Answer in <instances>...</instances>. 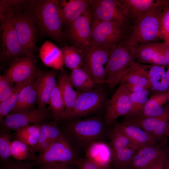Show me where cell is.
Returning <instances> with one entry per match:
<instances>
[{"instance_id":"cell-28","label":"cell","mask_w":169,"mask_h":169,"mask_svg":"<svg viewBox=\"0 0 169 169\" xmlns=\"http://www.w3.org/2000/svg\"><path fill=\"white\" fill-rule=\"evenodd\" d=\"M149 76L151 86L160 93H166L169 90V82L163 66H150Z\"/></svg>"},{"instance_id":"cell-16","label":"cell","mask_w":169,"mask_h":169,"mask_svg":"<svg viewBox=\"0 0 169 169\" xmlns=\"http://www.w3.org/2000/svg\"><path fill=\"white\" fill-rule=\"evenodd\" d=\"M166 150L161 144H156L140 147L131 161L124 168L146 169Z\"/></svg>"},{"instance_id":"cell-40","label":"cell","mask_w":169,"mask_h":169,"mask_svg":"<svg viewBox=\"0 0 169 169\" xmlns=\"http://www.w3.org/2000/svg\"><path fill=\"white\" fill-rule=\"evenodd\" d=\"M8 131H2L0 134V157L1 160L6 161L11 154V140L12 136Z\"/></svg>"},{"instance_id":"cell-8","label":"cell","mask_w":169,"mask_h":169,"mask_svg":"<svg viewBox=\"0 0 169 169\" xmlns=\"http://www.w3.org/2000/svg\"><path fill=\"white\" fill-rule=\"evenodd\" d=\"M111 50L105 47L90 46L83 51V60L80 67L96 84L105 83V67Z\"/></svg>"},{"instance_id":"cell-51","label":"cell","mask_w":169,"mask_h":169,"mask_svg":"<svg viewBox=\"0 0 169 169\" xmlns=\"http://www.w3.org/2000/svg\"><path fill=\"white\" fill-rule=\"evenodd\" d=\"M160 45L169 66V44L163 43H160Z\"/></svg>"},{"instance_id":"cell-12","label":"cell","mask_w":169,"mask_h":169,"mask_svg":"<svg viewBox=\"0 0 169 169\" xmlns=\"http://www.w3.org/2000/svg\"><path fill=\"white\" fill-rule=\"evenodd\" d=\"M51 115L49 108L8 114L0 122L2 131L14 130L31 124L41 123Z\"/></svg>"},{"instance_id":"cell-14","label":"cell","mask_w":169,"mask_h":169,"mask_svg":"<svg viewBox=\"0 0 169 169\" xmlns=\"http://www.w3.org/2000/svg\"><path fill=\"white\" fill-rule=\"evenodd\" d=\"M92 20L90 7L69 25L70 40L74 46L83 51L90 45Z\"/></svg>"},{"instance_id":"cell-15","label":"cell","mask_w":169,"mask_h":169,"mask_svg":"<svg viewBox=\"0 0 169 169\" xmlns=\"http://www.w3.org/2000/svg\"><path fill=\"white\" fill-rule=\"evenodd\" d=\"M36 58L33 54L16 58L4 75L15 84L23 82L36 71Z\"/></svg>"},{"instance_id":"cell-18","label":"cell","mask_w":169,"mask_h":169,"mask_svg":"<svg viewBox=\"0 0 169 169\" xmlns=\"http://www.w3.org/2000/svg\"><path fill=\"white\" fill-rule=\"evenodd\" d=\"M57 70L54 69L47 72H38L37 91L38 109H45L49 104L51 94L57 83Z\"/></svg>"},{"instance_id":"cell-26","label":"cell","mask_w":169,"mask_h":169,"mask_svg":"<svg viewBox=\"0 0 169 169\" xmlns=\"http://www.w3.org/2000/svg\"><path fill=\"white\" fill-rule=\"evenodd\" d=\"M168 100V94L159 93L152 96L148 99L137 116L142 117L159 116L164 114L169 109L163 107Z\"/></svg>"},{"instance_id":"cell-54","label":"cell","mask_w":169,"mask_h":169,"mask_svg":"<svg viewBox=\"0 0 169 169\" xmlns=\"http://www.w3.org/2000/svg\"><path fill=\"white\" fill-rule=\"evenodd\" d=\"M166 75H167L168 79V80L169 82V67H168L167 70L166 71Z\"/></svg>"},{"instance_id":"cell-38","label":"cell","mask_w":169,"mask_h":169,"mask_svg":"<svg viewBox=\"0 0 169 169\" xmlns=\"http://www.w3.org/2000/svg\"><path fill=\"white\" fill-rule=\"evenodd\" d=\"M29 147L18 139L13 141L11 143V156L18 161L25 160L29 158L31 159L29 155V151H31Z\"/></svg>"},{"instance_id":"cell-30","label":"cell","mask_w":169,"mask_h":169,"mask_svg":"<svg viewBox=\"0 0 169 169\" xmlns=\"http://www.w3.org/2000/svg\"><path fill=\"white\" fill-rule=\"evenodd\" d=\"M41 123L29 125L17 130L14 135L30 148L37 144L40 134Z\"/></svg>"},{"instance_id":"cell-5","label":"cell","mask_w":169,"mask_h":169,"mask_svg":"<svg viewBox=\"0 0 169 169\" xmlns=\"http://www.w3.org/2000/svg\"><path fill=\"white\" fill-rule=\"evenodd\" d=\"M125 39L111 50L105 66V82L110 89L120 82L125 70L134 61L132 47L127 44Z\"/></svg>"},{"instance_id":"cell-44","label":"cell","mask_w":169,"mask_h":169,"mask_svg":"<svg viewBox=\"0 0 169 169\" xmlns=\"http://www.w3.org/2000/svg\"><path fill=\"white\" fill-rule=\"evenodd\" d=\"M150 64L162 66H169L164 53L160 47V43H157L156 50L151 60Z\"/></svg>"},{"instance_id":"cell-48","label":"cell","mask_w":169,"mask_h":169,"mask_svg":"<svg viewBox=\"0 0 169 169\" xmlns=\"http://www.w3.org/2000/svg\"><path fill=\"white\" fill-rule=\"evenodd\" d=\"M58 122L54 120L50 122L48 140L54 142L61 135L62 133L58 125Z\"/></svg>"},{"instance_id":"cell-11","label":"cell","mask_w":169,"mask_h":169,"mask_svg":"<svg viewBox=\"0 0 169 169\" xmlns=\"http://www.w3.org/2000/svg\"><path fill=\"white\" fill-rule=\"evenodd\" d=\"M90 8L93 18L122 23L128 22L126 11L120 0H92Z\"/></svg>"},{"instance_id":"cell-9","label":"cell","mask_w":169,"mask_h":169,"mask_svg":"<svg viewBox=\"0 0 169 169\" xmlns=\"http://www.w3.org/2000/svg\"><path fill=\"white\" fill-rule=\"evenodd\" d=\"M15 8L0 17V34L2 54L6 59L23 56L22 47L13 21Z\"/></svg>"},{"instance_id":"cell-21","label":"cell","mask_w":169,"mask_h":169,"mask_svg":"<svg viewBox=\"0 0 169 169\" xmlns=\"http://www.w3.org/2000/svg\"><path fill=\"white\" fill-rule=\"evenodd\" d=\"M149 66L132 61L124 73L120 82L142 86L146 89L151 86L147 69Z\"/></svg>"},{"instance_id":"cell-10","label":"cell","mask_w":169,"mask_h":169,"mask_svg":"<svg viewBox=\"0 0 169 169\" xmlns=\"http://www.w3.org/2000/svg\"><path fill=\"white\" fill-rule=\"evenodd\" d=\"M106 108L104 119L107 125H110L120 116L130 114L132 104L130 93L125 83H120L111 98L108 101Z\"/></svg>"},{"instance_id":"cell-20","label":"cell","mask_w":169,"mask_h":169,"mask_svg":"<svg viewBox=\"0 0 169 169\" xmlns=\"http://www.w3.org/2000/svg\"><path fill=\"white\" fill-rule=\"evenodd\" d=\"M57 84L65 106L60 121L66 120L74 106L79 92L76 91L74 89L69 80V75L64 70L61 71L58 76Z\"/></svg>"},{"instance_id":"cell-23","label":"cell","mask_w":169,"mask_h":169,"mask_svg":"<svg viewBox=\"0 0 169 169\" xmlns=\"http://www.w3.org/2000/svg\"><path fill=\"white\" fill-rule=\"evenodd\" d=\"M91 2V0H59L64 24H71L90 8Z\"/></svg>"},{"instance_id":"cell-27","label":"cell","mask_w":169,"mask_h":169,"mask_svg":"<svg viewBox=\"0 0 169 169\" xmlns=\"http://www.w3.org/2000/svg\"><path fill=\"white\" fill-rule=\"evenodd\" d=\"M69 77L73 87L80 92L90 91L96 88V84L80 67L71 70Z\"/></svg>"},{"instance_id":"cell-45","label":"cell","mask_w":169,"mask_h":169,"mask_svg":"<svg viewBox=\"0 0 169 169\" xmlns=\"http://www.w3.org/2000/svg\"><path fill=\"white\" fill-rule=\"evenodd\" d=\"M24 2V0H0V17L8 11L15 8Z\"/></svg>"},{"instance_id":"cell-57","label":"cell","mask_w":169,"mask_h":169,"mask_svg":"<svg viewBox=\"0 0 169 169\" xmlns=\"http://www.w3.org/2000/svg\"><path fill=\"white\" fill-rule=\"evenodd\" d=\"M125 169V168H122V169Z\"/></svg>"},{"instance_id":"cell-39","label":"cell","mask_w":169,"mask_h":169,"mask_svg":"<svg viewBox=\"0 0 169 169\" xmlns=\"http://www.w3.org/2000/svg\"><path fill=\"white\" fill-rule=\"evenodd\" d=\"M169 110L161 115L151 135L157 142L167 134L169 127Z\"/></svg>"},{"instance_id":"cell-41","label":"cell","mask_w":169,"mask_h":169,"mask_svg":"<svg viewBox=\"0 0 169 169\" xmlns=\"http://www.w3.org/2000/svg\"><path fill=\"white\" fill-rule=\"evenodd\" d=\"M15 83L12 82L4 74L0 76V103L7 100L13 91Z\"/></svg>"},{"instance_id":"cell-36","label":"cell","mask_w":169,"mask_h":169,"mask_svg":"<svg viewBox=\"0 0 169 169\" xmlns=\"http://www.w3.org/2000/svg\"><path fill=\"white\" fill-rule=\"evenodd\" d=\"M112 151L131 148L138 149L140 147L123 133L113 128L111 136Z\"/></svg>"},{"instance_id":"cell-31","label":"cell","mask_w":169,"mask_h":169,"mask_svg":"<svg viewBox=\"0 0 169 169\" xmlns=\"http://www.w3.org/2000/svg\"><path fill=\"white\" fill-rule=\"evenodd\" d=\"M49 104L51 116L59 123L64 112L65 106L57 83L51 94Z\"/></svg>"},{"instance_id":"cell-33","label":"cell","mask_w":169,"mask_h":169,"mask_svg":"<svg viewBox=\"0 0 169 169\" xmlns=\"http://www.w3.org/2000/svg\"><path fill=\"white\" fill-rule=\"evenodd\" d=\"M157 48V43L139 44L132 47V56L139 63L150 64Z\"/></svg>"},{"instance_id":"cell-49","label":"cell","mask_w":169,"mask_h":169,"mask_svg":"<svg viewBox=\"0 0 169 169\" xmlns=\"http://www.w3.org/2000/svg\"><path fill=\"white\" fill-rule=\"evenodd\" d=\"M32 165L28 161H16L7 163L3 169H32Z\"/></svg>"},{"instance_id":"cell-22","label":"cell","mask_w":169,"mask_h":169,"mask_svg":"<svg viewBox=\"0 0 169 169\" xmlns=\"http://www.w3.org/2000/svg\"><path fill=\"white\" fill-rule=\"evenodd\" d=\"M113 128L125 135L140 147L156 143L151 134L136 126L117 122Z\"/></svg>"},{"instance_id":"cell-50","label":"cell","mask_w":169,"mask_h":169,"mask_svg":"<svg viewBox=\"0 0 169 169\" xmlns=\"http://www.w3.org/2000/svg\"><path fill=\"white\" fill-rule=\"evenodd\" d=\"M125 83L130 93L139 91L144 89H146L140 85L129 83Z\"/></svg>"},{"instance_id":"cell-24","label":"cell","mask_w":169,"mask_h":169,"mask_svg":"<svg viewBox=\"0 0 169 169\" xmlns=\"http://www.w3.org/2000/svg\"><path fill=\"white\" fill-rule=\"evenodd\" d=\"M40 59L46 66L56 70H64L62 51L54 44L47 40L39 49Z\"/></svg>"},{"instance_id":"cell-19","label":"cell","mask_w":169,"mask_h":169,"mask_svg":"<svg viewBox=\"0 0 169 169\" xmlns=\"http://www.w3.org/2000/svg\"><path fill=\"white\" fill-rule=\"evenodd\" d=\"M112 155L110 147L102 141H95L86 146V158L103 169H107Z\"/></svg>"},{"instance_id":"cell-34","label":"cell","mask_w":169,"mask_h":169,"mask_svg":"<svg viewBox=\"0 0 169 169\" xmlns=\"http://www.w3.org/2000/svg\"><path fill=\"white\" fill-rule=\"evenodd\" d=\"M161 115L146 117L127 116V118L123 122L139 127L151 135Z\"/></svg>"},{"instance_id":"cell-29","label":"cell","mask_w":169,"mask_h":169,"mask_svg":"<svg viewBox=\"0 0 169 169\" xmlns=\"http://www.w3.org/2000/svg\"><path fill=\"white\" fill-rule=\"evenodd\" d=\"M38 73L36 71L31 77L23 82L15 84L13 91L10 96L5 101L0 103V122L15 107L20 91L36 77Z\"/></svg>"},{"instance_id":"cell-13","label":"cell","mask_w":169,"mask_h":169,"mask_svg":"<svg viewBox=\"0 0 169 169\" xmlns=\"http://www.w3.org/2000/svg\"><path fill=\"white\" fill-rule=\"evenodd\" d=\"M14 25L22 47L23 56L33 54L36 48L34 22L26 14L18 13L13 17Z\"/></svg>"},{"instance_id":"cell-1","label":"cell","mask_w":169,"mask_h":169,"mask_svg":"<svg viewBox=\"0 0 169 169\" xmlns=\"http://www.w3.org/2000/svg\"><path fill=\"white\" fill-rule=\"evenodd\" d=\"M30 5L34 22L38 24L42 31L47 35L59 40L63 37L62 25L59 0L31 1Z\"/></svg>"},{"instance_id":"cell-55","label":"cell","mask_w":169,"mask_h":169,"mask_svg":"<svg viewBox=\"0 0 169 169\" xmlns=\"http://www.w3.org/2000/svg\"><path fill=\"white\" fill-rule=\"evenodd\" d=\"M167 134L168 135H169V128H168V131Z\"/></svg>"},{"instance_id":"cell-43","label":"cell","mask_w":169,"mask_h":169,"mask_svg":"<svg viewBox=\"0 0 169 169\" xmlns=\"http://www.w3.org/2000/svg\"><path fill=\"white\" fill-rule=\"evenodd\" d=\"M50 122H46L41 125L39 137L37 144L34 147L30 148L32 153L37 151L40 146L48 139L49 129Z\"/></svg>"},{"instance_id":"cell-32","label":"cell","mask_w":169,"mask_h":169,"mask_svg":"<svg viewBox=\"0 0 169 169\" xmlns=\"http://www.w3.org/2000/svg\"><path fill=\"white\" fill-rule=\"evenodd\" d=\"M63 56L64 64L71 70L80 67L84 58L83 51L74 46H66L61 49Z\"/></svg>"},{"instance_id":"cell-56","label":"cell","mask_w":169,"mask_h":169,"mask_svg":"<svg viewBox=\"0 0 169 169\" xmlns=\"http://www.w3.org/2000/svg\"><path fill=\"white\" fill-rule=\"evenodd\" d=\"M168 100H169V93L168 94Z\"/></svg>"},{"instance_id":"cell-37","label":"cell","mask_w":169,"mask_h":169,"mask_svg":"<svg viewBox=\"0 0 169 169\" xmlns=\"http://www.w3.org/2000/svg\"><path fill=\"white\" fill-rule=\"evenodd\" d=\"M148 91L147 89L130 93L132 104V110L127 116H137L140 114L148 99Z\"/></svg>"},{"instance_id":"cell-53","label":"cell","mask_w":169,"mask_h":169,"mask_svg":"<svg viewBox=\"0 0 169 169\" xmlns=\"http://www.w3.org/2000/svg\"><path fill=\"white\" fill-rule=\"evenodd\" d=\"M165 169H169V160H168L167 161Z\"/></svg>"},{"instance_id":"cell-46","label":"cell","mask_w":169,"mask_h":169,"mask_svg":"<svg viewBox=\"0 0 169 169\" xmlns=\"http://www.w3.org/2000/svg\"><path fill=\"white\" fill-rule=\"evenodd\" d=\"M168 151L166 150L146 169H165Z\"/></svg>"},{"instance_id":"cell-4","label":"cell","mask_w":169,"mask_h":169,"mask_svg":"<svg viewBox=\"0 0 169 169\" xmlns=\"http://www.w3.org/2000/svg\"><path fill=\"white\" fill-rule=\"evenodd\" d=\"M74 149L67 137L63 133L47 149L35 156L32 165H67L77 161Z\"/></svg>"},{"instance_id":"cell-52","label":"cell","mask_w":169,"mask_h":169,"mask_svg":"<svg viewBox=\"0 0 169 169\" xmlns=\"http://www.w3.org/2000/svg\"><path fill=\"white\" fill-rule=\"evenodd\" d=\"M41 169H69L68 166L67 165H41Z\"/></svg>"},{"instance_id":"cell-35","label":"cell","mask_w":169,"mask_h":169,"mask_svg":"<svg viewBox=\"0 0 169 169\" xmlns=\"http://www.w3.org/2000/svg\"><path fill=\"white\" fill-rule=\"evenodd\" d=\"M138 149L128 148L112 151V160L118 169L125 168Z\"/></svg>"},{"instance_id":"cell-25","label":"cell","mask_w":169,"mask_h":169,"mask_svg":"<svg viewBox=\"0 0 169 169\" xmlns=\"http://www.w3.org/2000/svg\"><path fill=\"white\" fill-rule=\"evenodd\" d=\"M37 76L21 90L15 107L9 114L30 110V109L37 100Z\"/></svg>"},{"instance_id":"cell-2","label":"cell","mask_w":169,"mask_h":169,"mask_svg":"<svg viewBox=\"0 0 169 169\" xmlns=\"http://www.w3.org/2000/svg\"><path fill=\"white\" fill-rule=\"evenodd\" d=\"M165 9L152 10L136 19L126 38L127 44L133 47L140 44L156 43L161 39V18Z\"/></svg>"},{"instance_id":"cell-6","label":"cell","mask_w":169,"mask_h":169,"mask_svg":"<svg viewBox=\"0 0 169 169\" xmlns=\"http://www.w3.org/2000/svg\"><path fill=\"white\" fill-rule=\"evenodd\" d=\"M107 101L106 93L102 88L79 92L74 106L66 120L96 115L106 107Z\"/></svg>"},{"instance_id":"cell-42","label":"cell","mask_w":169,"mask_h":169,"mask_svg":"<svg viewBox=\"0 0 169 169\" xmlns=\"http://www.w3.org/2000/svg\"><path fill=\"white\" fill-rule=\"evenodd\" d=\"M160 38L169 44V7L164 10L161 18Z\"/></svg>"},{"instance_id":"cell-3","label":"cell","mask_w":169,"mask_h":169,"mask_svg":"<svg viewBox=\"0 0 169 169\" xmlns=\"http://www.w3.org/2000/svg\"><path fill=\"white\" fill-rule=\"evenodd\" d=\"M128 24V22L119 23L93 18L90 46H103L113 49L126 38Z\"/></svg>"},{"instance_id":"cell-17","label":"cell","mask_w":169,"mask_h":169,"mask_svg":"<svg viewBox=\"0 0 169 169\" xmlns=\"http://www.w3.org/2000/svg\"><path fill=\"white\" fill-rule=\"evenodd\" d=\"M129 19H134L152 10L169 7V0H120Z\"/></svg>"},{"instance_id":"cell-7","label":"cell","mask_w":169,"mask_h":169,"mask_svg":"<svg viewBox=\"0 0 169 169\" xmlns=\"http://www.w3.org/2000/svg\"><path fill=\"white\" fill-rule=\"evenodd\" d=\"M67 121L68 131L86 146L101 136L106 124L104 119L99 115Z\"/></svg>"},{"instance_id":"cell-47","label":"cell","mask_w":169,"mask_h":169,"mask_svg":"<svg viewBox=\"0 0 169 169\" xmlns=\"http://www.w3.org/2000/svg\"><path fill=\"white\" fill-rule=\"evenodd\" d=\"M75 164L77 166L78 169H103L86 158L78 160Z\"/></svg>"}]
</instances>
